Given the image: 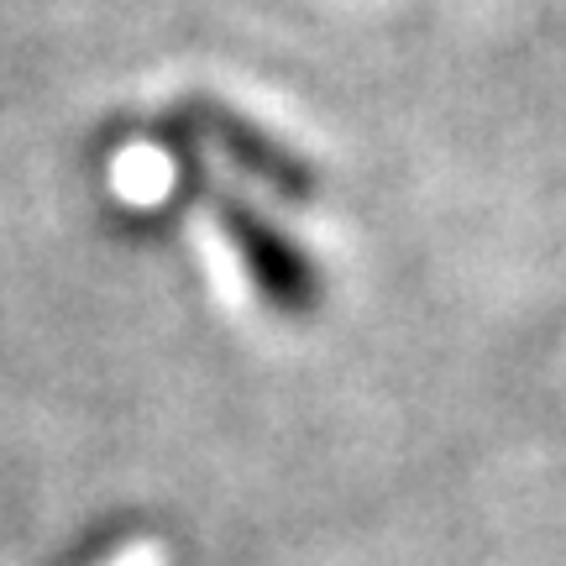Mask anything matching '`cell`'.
I'll list each match as a JSON object with an SVG mask.
<instances>
[{
	"mask_svg": "<svg viewBox=\"0 0 566 566\" xmlns=\"http://www.w3.org/2000/svg\"><path fill=\"white\" fill-rule=\"evenodd\" d=\"M216 216H221L226 237H231V247L247 258V268H252V279L263 283L268 300L279 304H304L310 300V263H304V252L289 237H279L273 231V221H263L252 205H242L237 195H216Z\"/></svg>",
	"mask_w": 566,
	"mask_h": 566,
	"instance_id": "2",
	"label": "cell"
},
{
	"mask_svg": "<svg viewBox=\"0 0 566 566\" xmlns=\"http://www.w3.org/2000/svg\"><path fill=\"white\" fill-rule=\"evenodd\" d=\"M163 562V551L153 546V541H137V546H126V551H116L105 566H158Z\"/></svg>",
	"mask_w": 566,
	"mask_h": 566,
	"instance_id": "3",
	"label": "cell"
},
{
	"mask_svg": "<svg viewBox=\"0 0 566 566\" xmlns=\"http://www.w3.org/2000/svg\"><path fill=\"white\" fill-rule=\"evenodd\" d=\"M179 132L205 137L210 147H221V153L237 163L242 174L273 184V189H279V195H289V200H304V195H310V168H304L289 147H279L273 137H263L252 122L231 116L221 101H189V105H184V116H179Z\"/></svg>",
	"mask_w": 566,
	"mask_h": 566,
	"instance_id": "1",
	"label": "cell"
}]
</instances>
